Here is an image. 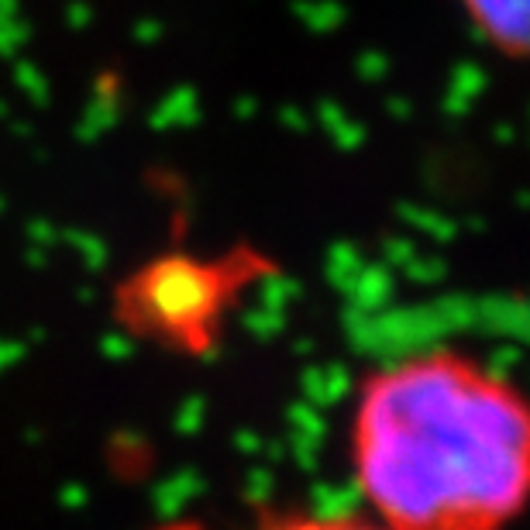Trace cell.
<instances>
[{"mask_svg":"<svg viewBox=\"0 0 530 530\" xmlns=\"http://www.w3.org/2000/svg\"><path fill=\"white\" fill-rule=\"evenodd\" d=\"M269 272V255L255 248H169L135 265L114 286V321L142 345L204 358L224 338L241 296Z\"/></svg>","mask_w":530,"mask_h":530,"instance_id":"7a4b0ae2","label":"cell"},{"mask_svg":"<svg viewBox=\"0 0 530 530\" xmlns=\"http://www.w3.org/2000/svg\"><path fill=\"white\" fill-rule=\"evenodd\" d=\"M152 530H214V527H207L204 520H169V524H159Z\"/></svg>","mask_w":530,"mask_h":530,"instance_id":"5b68a950","label":"cell"},{"mask_svg":"<svg viewBox=\"0 0 530 530\" xmlns=\"http://www.w3.org/2000/svg\"><path fill=\"white\" fill-rule=\"evenodd\" d=\"M262 530H389L372 517H324V513H290L269 520Z\"/></svg>","mask_w":530,"mask_h":530,"instance_id":"277c9868","label":"cell"},{"mask_svg":"<svg viewBox=\"0 0 530 530\" xmlns=\"http://www.w3.org/2000/svg\"><path fill=\"white\" fill-rule=\"evenodd\" d=\"M475 38L503 59L520 62L530 45V0H455Z\"/></svg>","mask_w":530,"mask_h":530,"instance_id":"3957f363","label":"cell"},{"mask_svg":"<svg viewBox=\"0 0 530 530\" xmlns=\"http://www.w3.org/2000/svg\"><path fill=\"white\" fill-rule=\"evenodd\" d=\"M348 465L389 530H510L530 486L524 393L458 348L393 358L355 389Z\"/></svg>","mask_w":530,"mask_h":530,"instance_id":"6da1fadb","label":"cell"}]
</instances>
